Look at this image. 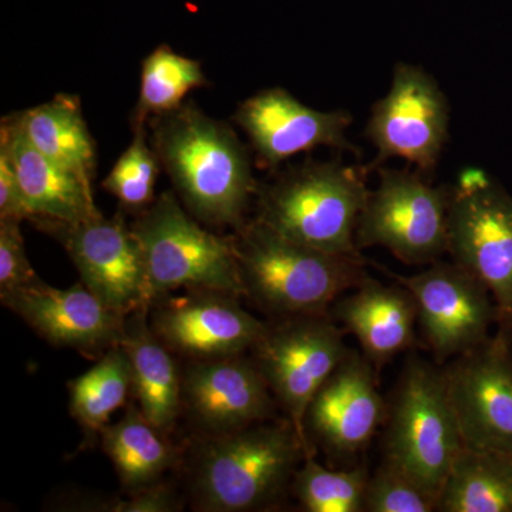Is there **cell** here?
<instances>
[{
	"label": "cell",
	"instance_id": "cell-7",
	"mask_svg": "<svg viewBox=\"0 0 512 512\" xmlns=\"http://www.w3.org/2000/svg\"><path fill=\"white\" fill-rule=\"evenodd\" d=\"M450 190L420 174L379 168L356 228V247H382L409 265H430L447 252Z\"/></svg>",
	"mask_w": 512,
	"mask_h": 512
},
{
	"label": "cell",
	"instance_id": "cell-12",
	"mask_svg": "<svg viewBox=\"0 0 512 512\" xmlns=\"http://www.w3.org/2000/svg\"><path fill=\"white\" fill-rule=\"evenodd\" d=\"M62 242L82 284L121 316L150 308L146 264L140 244L120 214L82 222L33 220Z\"/></svg>",
	"mask_w": 512,
	"mask_h": 512
},
{
	"label": "cell",
	"instance_id": "cell-11",
	"mask_svg": "<svg viewBox=\"0 0 512 512\" xmlns=\"http://www.w3.org/2000/svg\"><path fill=\"white\" fill-rule=\"evenodd\" d=\"M387 275L412 293L421 333L439 365L490 339L497 306L487 286L464 266L437 261L419 274Z\"/></svg>",
	"mask_w": 512,
	"mask_h": 512
},
{
	"label": "cell",
	"instance_id": "cell-8",
	"mask_svg": "<svg viewBox=\"0 0 512 512\" xmlns=\"http://www.w3.org/2000/svg\"><path fill=\"white\" fill-rule=\"evenodd\" d=\"M447 252L493 295L498 319L512 320V198L487 174L467 170L450 190Z\"/></svg>",
	"mask_w": 512,
	"mask_h": 512
},
{
	"label": "cell",
	"instance_id": "cell-25",
	"mask_svg": "<svg viewBox=\"0 0 512 512\" xmlns=\"http://www.w3.org/2000/svg\"><path fill=\"white\" fill-rule=\"evenodd\" d=\"M70 413L87 436L109 426L111 414L133 393V377L127 353L121 346L99 357L96 365L69 383Z\"/></svg>",
	"mask_w": 512,
	"mask_h": 512
},
{
	"label": "cell",
	"instance_id": "cell-14",
	"mask_svg": "<svg viewBox=\"0 0 512 512\" xmlns=\"http://www.w3.org/2000/svg\"><path fill=\"white\" fill-rule=\"evenodd\" d=\"M148 320L171 352L191 360L244 355L268 326L242 308L238 295L210 289L160 296L150 303Z\"/></svg>",
	"mask_w": 512,
	"mask_h": 512
},
{
	"label": "cell",
	"instance_id": "cell-5",
	"mask_svg": "<svg viewBox=\"0 0 512 512\" xmlns=\"http://www.w3.org/2000/svg\"><path fill=\"white\" fill-rule=\"evenodd\" d=\"M461 448L444 370L437 363L413 357L387 404L384 461L439 501Z\"/></svg>",
	"mask_w": 512,
	"mask_h": 512
},
{
	"label": "cell",
	"instance_id": "cell-31",
	"mask_svg": "<svg viewBox=\"0 0 512 512\" xmlns=\"http://www.w3.org/2000/svg\"><path fill=\"white\" fill-rule=\"evenodd\" d=\"M77 507L84 511L111 512H173L180 510L181 504L173 488L163 483L151 485L143 490L133 491L127 500L82 501Z\"/></svg>",
	"mask_w": 512,
	"mask_h": 512
},
{
	"label": "cell",
	"instance_id": "cell-23",
	"mask_svg": "<svg viewBox=\"0 0 512 512\" xmlns=\"http://www.w3.org/2000/svg\"><path fill=\"white\" fill-rule=\"evenodd\" d=\"M101 444L121 484L131 493L161 483L165 471L177 463V453L167 434L157 429L136 404L128 406L123 419L101 431Z\"/></svg>",
	"mask_w": 512,
	"mask_h": 512
},
{
	"label": "cell",
	"instance_id": "cell-19",
	"mask_svg": "<svg viewBox=\"0 0 512 512\" xmlns=\"http://www.w3.org/2000/svg\"><path fill=\"white\" fill-rule=\"evenodd\" d=\"M329 315L343 332L355 336L377 373L413 345L419 323L409 289L399 282L384 285L369 275L349 295L333 303Z\"/></svg>",
	"mask_w": 512,
	"mask_h": 512
},
{
	"label": "cell",
	"instance_id": "cell-4",
	"mask_svg": "<svg viewBox=\"0 0 512 512\" xmlns=\"http://www.w3.org/2000/svg\"><path fill=\"white\" fill-rule=\"evenodd\" d=\"M256 192V218L274 231L329 254L362 256L356 228L369 190L355 168L340 163L296 165Z\"/></svg>",
	"mask_w": 512,
	"mask_h": 512
},
{
	"label": "cell",
	"instance_id": "cell-9",
	"mask_svg": "<svg viewBox=\"0 0 512 512\" xmlns=\"http://www.w3.org/2000/svg\"><path fill=\"white\" fill-rule=\"evenodd\" d=\"M343 333L329 313L288 316L266 326L264 335L251 349L252 360L276 403L309 444L306 410L349 353Z\"/></svg>",
	"mask_w": 512,
	"mask_h": 512
},
{
	"label": "cell",
	"instance_id": "cell-17",
	"mask_svg": "<svg viewBox=\"0 0 512 512\" xmlns=\"http://www.w3.org/2000/svg\"><path fill=\"white\" fill-rule=\"evenodd\" d=\"M0 299L50 345L89 357L120 346L126 316L111 311L83 284L59 289L39 279Z\"/></svg>",
	"mask_w": 512,
	"mask_h": 512
},
{
	"label": "cell",
	"instance_id": "cell-21",
	"mask_svg": "<svg viewBox=\"0 0 512 512\" xmlns=\"http://www.w3.org/2000/svg\"><path fill=\"white\" fill-rule=\"evenodd\" d=\"M148 309L124 319L120 346L127 353L137 407L157 429L170 433L183 413V370L151 329Z\"/></svg>",
	"mask_w": 512,
	"mask_h": 512
},
{
	"label": "cell",
	"instance_id": "cell-28",
	"mask_svg": "<svg viewBox=\"0 0 512 512\" xmlns=\"http://www.w3.org/2000/svg\"><path fill=\"white\" fill-rule=\"evenodd\" d=\"M158 173L160 161L148 144L146 127L134 128L133 141L101 185L127 210L144 211L156 200Z\"/></svg>",
	"mask_w": 512,
	"mask_h": 512
},
{
	"label": "cell",
	"instance_id": "cell-32",
	"mask_svg": "<svg viewBox=\"0 0 512 512\" xmlns=\"http://www.w3.org/2000/svg\"><path fill=\"white\" fill-rule=\"evenodd\" d=\"M0 220H32L8 151L0 147Z\"/></svg>",
	"mask_w": 512,
	"mask_h": 512
},
{
	"label": "cell",
	"instance_id": "cell-15",
	"mask_svg": "<svg viewBox=\"0 0 512 512\" xmlns=\"http://www.w3.org/2000/svg\"><path fill=\"white\" fill-rule=\"evenodd\" d=\"M376 375L363 353L349 350L306 410L305 433L313 448L338 460L365 450L387 416Z\"/></svg>",
	"mask_w": 512,
	"mask_h": 512
},
{
	"label": "cell",
	"instance_id": "cell-20",
	"mask_svg": "<svg viewBox=\"0 0 512 512\" xmlns=\"http://www.w3.org/2000/svg\"><path fill=\"white\" fill-rule=\"evenodd\" d=\"M0 147L8 151L32 221L82 222L100 215L92 184L55 163L26 140L12 116L2 121Z\"/></svg>",
	"mask_w": 512,
	"mask_h": 512
},
{
	"label": "cell",
	"instance_id": "cell-24",
	"mask_svg": "<svg viewBox=\"0 0 512 512\" xmlns=\"http://www.w3.org/2000/svg\"><path fill=\"white\" fill-rule=\"evenodd\" d=\"M437 511L512 512V451L461 448L441 488Z\"/></svg>",
	"mask_w": 512,
	"mask_h": 512
},
{
	"label": "cell",
	"instance_id": "cell-18",
	"mask_svg": "<svg viewBox=\"0 0 512 512\" xmlns=\"http://www.w3.org/2000/svg\"><path fill=\"white\" fill-rule=\"evenodd\" d=\"M234 120L268 168L318 147L353 150L346 136L353 121L348 111L311 109L282 87L249 97L238 107Z\"/></svg>",
	"mask_w": 512,
	"mask_h": 512
},
{
	"label": "cell",
	"instance_id": "cell-29",
	"mask_svg": "<svg viewBox=\"0 0 512 512\" xmlns=\"http://www.w3.org/2000/svg\"><path fill=\"white\" fill-rule=\"evenodd\" d=\"M433 511H437V501L387 461L369 476L365 512Z\"/></svg>",
	"mask_w": 512,
	"mask_h": 512
},
{
	"label": "cell",
	"instance_id": "cell-16",
	"mask_svg": "<svg viewBox=\"0 0 512 512\" xmlns=\"http://www.w3.org/2000/svg\"><path fill=\"white\" fill-rule=\"evenodd\" d=\"M276 400L252 357L191 360L183 370V412L208 437L271 419Z\"/></svg>",
	"mask_w": 512,
	"mask_h": 512
},
{
	"label": "cell",
	"instance_id": "cell-3",
	"mask_svg": "<svg viewBox=\"0 0 512 512\" xmlns=\"http://www.w3.org/2000/svg\"><path fill=\"white\" fill-rule=\"evenodd\" d=\"M313 450L288 419L208 437L192 467L195 508L248 512L272 507Z\"/></svg>",
	"mask_w": 512,
	"mask_h": 512
},
{
	"label": "cell",
	"instance_id": "cell-2",
	"mask_svg": "<svg viewBox=\"0 0 512 512\" xmlns=\"http://www.w3.org/2000/svg\"><path fill=\"white\" fill-rule=\"evenodd\" d=\"M231 241L244 296L278 318L329 313L367 276L362 256L306 247L258 218L235 228Z\"/></svg>",
	"mask_w": 512,
	"mask_h": 512
},
{
	"label": "cell",
	"instance_id": "cell-22",
	"mask_svg": "<svg viewBox=\"0 0 512 512\" xmlns=\"http://www.w3.org/2000/svg\"><path fill=\"white\" fill-rule=\"evenodd\" d=\"M37 151L92 184L96 147L84 121L79 97L57 94L55 99L12 116Z\"/></svg>",
	"mask_w": 512,
	"mask_h": 512
},
{
	"label": "cell",
	"instance_id": "cell-6",
	"mask_svg": "<svg viewBox=\"0 0 512 512\" xmlns=\"http://www.w3.org/2000/svg\"><path fill=\"white\" fill-rule=\"evenodd\" d=\"M146 264L150 301L210 289L244 296L231 237L202 228L173 192H163L131 225Z\"/></svg>",
	"mask_w": 512,
	"mask_h": 512
},
{
	"label": "cell",
	"instance_id": "cell-27",
	"mask_svg": "<svg viewBox=\"0 0 512 512\" xmlns=\"http://www.w3.org/2000/svg\"><path fill=\"white\" fill-rule=\"evenodd\" d=\"M367 481L365 467L329 470L311 454L296 471L292 488L302 510L308 512H365Z\"/></svg>",
	"mask_w": 512,
	"mask_h": 512
},
{
	"label": "cell",
	"instance_id": "cell-30",
	"mask_svg": "<svg viewBox=\"0 0 512 512\" xmlns=\"http://www.w3.org/2000/svg\"><path fill=\"white\" fill-rule=\"evenodd\" d=\"M39 279L26 254L20 221L0 220V295Z\"/></svg>",
	"mask_w": 512,
	"mask_h": 512
},
{
	"label": "cell",
	"instance_id": "cell-26",
	"mask_svg": "<svg viewBox=\"0 0 512 512\" xmlns=\"http://www.w3.org/2000/svg\"><path fill=\"white\" fill-rule=\"evenodd\" d=\"M207 84L200 62L178 55L170 46H158L141 63L140 96L133 128L144 127L148 117L178 109L188 93Z\"/></svg>",
	"mask_w": 512,
	"mask_h": 512
},
{
	"label": "cell",
	"instance_id": "cell-10",
	"mask_svg": "<svg viewBox=\"0 0 512 512\" xmlns=\"http://www.w3.org/2000/svg\"><path fill=\"white\" fill-rule=\"evenodd\" d=\"M450 106L437 80L423 67L397 63L392 86L372 107L366 136L376 148L373 167L402 158L433 171L448 140Z\"/></svg>",
	"mask_w": 512,
	"mask_h": 512
},
{
	"label": "cell",
	"instance_id": "cell-1",
	"mask_svg": "<svg viewBox=\"0 0 512 512\" xmlns=\"http://www.w3.org/2000/svg\"><path fill=\"white\" fill-rule=\"evenodd\" d=\"M153 127L151 146L185 210L202 224L241 227L258 190L234 130L194 103L156 117Z\"/></svg>",
	"mask_w": 512,
	"mask_h": 512
},
{
	"label": "cell",
	"instance_id": "cell-13",
	"mask_svg": "<svg viewBox=\"0 0 512 512\" xmlns=\"http://www.w3.org/2000/svg\"><path fill=\"white\" fill-rule=\"evenodd\" d=\"M443 370L463 447L512 451V357L508 330H501L495 338L450 360Z\"/></svg>",
	"mask_w": 512,
	"mask_h": 512
},
{
	"label": "cell",
	"instance_id": "cell-33",
	"mask_svg": "<svg viewBox=\"0 0 512 512\" xmlns=\"http://www.w3.org/2000/svg\"><path fill=\"white\" fill-rule=\"evenodd\" d=\"M507 330H508V335H510V339H512V320H511L510 325H508Z\"/></svg>",
	"mask_w": 512,
	"mask_h": 512
}]
</instances>
